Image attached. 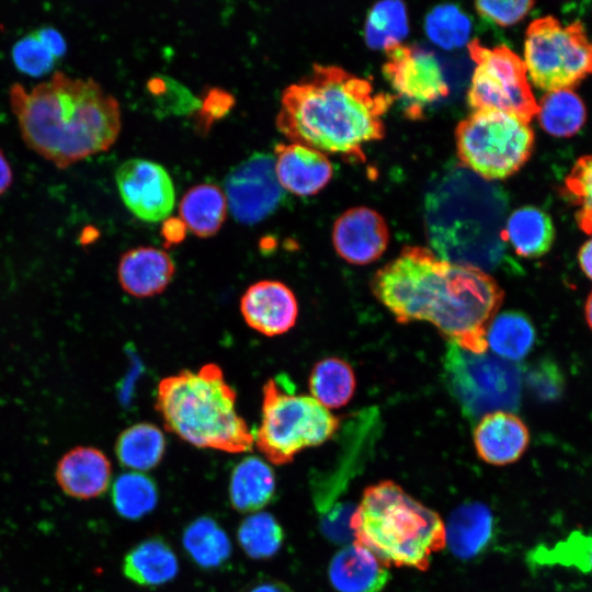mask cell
Instances as JSON below:
<instances>
[{
    "mask_svg": "<svg viewBox=\"0 0 592 592\" xmlns=\"http://www.w3.org/2000/svg\"><path fill=\"white\" fill-rule=\"evenodd\" d=\"M371 288L398 322L428 321L447 342L476 354L488 352L487 329L504 298L483 270L415 246L380 267Z\"/></svg>",
    "mask_w": 592,
    "mask_h": 592,
    "instance_id": "1",
    "label": "cell"
},
{
    "mask_svg": "<svg viewBox=\"0 0 592 592\" xmlns=\"http://www.w3.org/2000/svg\"><path fill=\"white\" fill-rule=\"evenodd\" d=\"M394 96L341 67L314 64L282 92L275 123L292 143L364 161L363 146L385 135Z\"/></svg>",
    "mask_w": 592,
    "mask_h": 592,
    "instance_id": "2",
    "label": "cell"
},
{
    "mask_svg": "<svg viewBox=\"0 0 592 592\" xmlns=\"http://www.w3.org/2000/svg\"><path fill=\"white\" fill-rule=\"evenodd\" d=\"M9 104L25 145L60 170L107 150L121 132L118 101L91 78L56 71L30 90L15 82Z\"/></svg>",
    "mask_w": 592,
    "mask_h": 592,
    "instance_id": "3",
    "label": "cell"
},
{
    "mask_svg": "<svg viewBox=\"0 0 592 592\" xmlns=\"http://www.w3.org/2000/svg\"><path fill=\"white\" fill-rule=\"evenodd\" d=\"M237 394L214 363L183 369L158 384L156 409L168 431L201 448L251 449L253 434L236 409Z\"/></svg>",
    "mask_w": 592,
    "mask_h": 592,
    "instance_id": "4",
    "label": "cell"
},
{
    "mask_svg": "<svg viewBox=\"0 0 592 592\" xmlns=\"http://www.w3.org/2000/svg\"><path fill=\"white\" fill-rule=\"evenodd\" d=\"M351 530L355 542L387 567L425 571L433 555L446 546L440 514L390 480L364 490Z\"/></svg>",
    "mask_w": 592,
    "mask_h": 592,
    "instance_id": "5",
    "label": "cell"
},
{
    "mask_svg": "<svg viewBox=\"0 0 592 592\" xmlns=\"http://www.w3.org/2000/svg\"><path fill=\"white\" fill-rule=\"evenodd\" d=\"M339 426L329 409L310 396L289 391L283 378L263 385L262 418L253 439L269 462L287 464L303 449L330 440Z\"/></svg>",
    "mask_w": 592,
    "mask_h": 592,
    "instance_id": "6",
    "label": "cell"
},
{
    "mask_svg": "<svg viewBox=\"0 0 592 592\" xmlns=\"http://www.w3.org/2000/svg\"><path fill=\"white\" fill-rule=\"evenodd\" d=\"M455 136L460 161L486 180L515 173L534 146L527 122L494 110L474 111L458 123Z\"/></svg>",
    "mask_w": 592,
    "mask_h": 592,
    "instance_id": "7",
    "label": "cell"
},
{
    "mask_svg": "<svg viewBox=\"0 0 592 592\" xmlns=\"http://www.w3.org/2000/svg\"><path fill=\"white\" fill-rule=\"evenodd\" d=\"M443 363L448 389L468 419L510 411L519 403L521 378L513 362L447 342Z\"/></svg>",
    "mask_w": 592,
    "mask_h": 592,
    "instance_id": "8",
    "label": "cell"
},
{
    "mask_svg": "<svg viewBox=\"0 0 592 592\" xmlns=\"http://www.w3.org/2000/svg\"><path fill=\"white\" fill-rule=\"evenodd\" d=\"M523 61L538 89H570L592 73V41L580 21L563 25L539 18L527 27Z\"/></svg>",
    "mask_w": 592,
    "mask_h": 592,
    "instance_id": "9",
    "label": "cell"
},
{
    "mask_svg": "<svg viewBox=\"0 0 592 592\" xmlns=\"http://www.w3.org/2000/svg\"><path fill=\"white\" fill-rule=\"evenodd\" d=\"M475 70L467 101L474 111L494 110L530 122L538 112L524 61L506 46L467 44Z\"/></svg>",
    "mask_w": 592,
    "mask_h": 592,
    "instance_id": "10",
    "label": "cell"
},
{
    "mask_svg": "<svg viewBox=\"0 0 592 592\" xmlns=\"http://www.w3.org/2000/svg\"><path fill=\"white\" fill-rule=\"evenodd\" d=\"M385 52L383 72L410 118H420L426 105L448 94L443 70L433 53L405 44Z\"/></svg>",
    "mask_w": 592,
    "mask_h": 592,
    "instance_id": "11",
    "label": "cell"
},
{
    "mask_svg": "<svg viewBox=\"0 0 592 592\" xmlns=\"http://www.w3.org/2000/svg\"><path fill=\"white\" fill-rule=\"evenodd\" d=\"M284 189L275 173L274 156L254 152L230 170L225 179V195L234 218L254 224L280 205Z\"/></svg>",
    "mask_w": 592,
    "mask_h": 592,
    "instance_id": "12",
    "label": "cell"
},
{
    "mask_svg": "<svg viewBox=\"0 0 592 592\" xmlns=\"http://www.w3.org/2000/svg\"><path fill=\"white\" fill-rule=\"evenodd\" d=\"M115 181L124 204L139 219L156 223L171 214L175 192L161 164L141 158L128 159L116 170Z\"/></svg>",
    "mask_w": 592,
    "mask_h": 592,
    "instance_id": "13",
    "label": "cell"
},
{
    "mask_svg": "<svg viewBox=\"0 0 592 592\" xmlns=\"http://www.w3.org/2000/svg\"><path fill=\"white\" fill-rule=\"evenodd\" d=\"M332 242L346 262L364 265L379 259L389 242V230L376 210L358 206L345 210L333 224Z\"/></svg>",
    "mask_w": 592,
    "mask_h": 592,
    "instance_id": "14",
    "label": "cell"
},
{
    "mask_svg": "<svg viewBox=\"0 0 592 592\" xmlns=\"http://www.w3.org/2000/svg\"><path fill=\"white\" fill-rule=\"evenodd\" d=\"M240 311L250 328L274 337L295 326L298 304L293 291L284 283L263 280L247 288L240 299Z\"/></svg>",
    "mask_w": 592,
    "mask_h": 592,
    "instance_id": "15",
    "label": "cell"
},
{
    "mask_svg": "<svg viewBox=\"0 0 592 592\" xmlns=\"http://www.w3.org/2000/svg\"><path fill=\"white\" fill-rule=\"evenodd\" d=\"M530 444V431L511 411H496L481 417L474 430V445L481 460L493 466L517 462Z\"/></svg>",
    "mask_w": 592,
    "mask_h": 592,
    "instance_id": "16",
    "label": "cell"
},
{
    "mask_svg": "<svg viewBox=\"0 0 592 592\" xmlns=\"http://www.w3.org/2000/svg\"><path fill=\"white\" fill-rule=\"evenodd\" d=\"M274 149L275 173L284 190L308 196L331 180L332 164L323 152L296 143L278 144Z\"/></svg>",
    "mask_w": 592,
    "mask_h": 592,
    "instance_id": "17",
    "label": "cell"
},
{
    "mask_svg": "<svg viewBox=\"0 0 592 592\" xmlns=\"http://www.w3.org/2000/svg\"><path fill=\"white\" fill-rule=\"evenodd\" d=\"M175 272L172 258L155 247H137L121 257L117 276L122 288L138 298L163 292Z\"/></svg>",
    "mask_w": 592,
    "mask_h": 592,
    "instance_id": "18",
    "label": "cell"
},
{
    "mask_svg": "<svg viewBox=\"0 0 592 592\" xmlns=\"http://www.w3.org/2000/svg\"><path fill=\"white\" fill-rule=\"evenodd\" d=\"M55 476L67 496L82 500L92 499L106 490L111 478V463L100 449L78 446L59 459Z\"/></svg>",
    "mask_w": 592,
    "mask_h": 592,
    "instance_id": "19",
    "label": "cell"
},
{
    "mask_svg": "<svg viewBox=\"0 0 592 592\" xmlns=\"http://www.w3.org/2000/svg\"><path fill=\"white\" fill-rule=\"evenodd\" d=\"M328 574L338 592H380L389 580L387 566L356 542L333 556Z\"/></svg>",
    "mask_w": 592,
    "mask_h": 592,
    "instance_id": "20",
    "label": "cell"
},
{
    "mask_svg": "<svg viewBox=\"0 0 592 592\" xmlns=\"http://www.w3.org/2000/svg\"><path fill=\"white\" fill-rule=\"evenodd\" d=\"M493 517L488 506L468 502L456 508L445 525L446 545L460 559L480 554L491 539Z\"/></svg>",
    "mask_w": 592,
    "mask_h": 592,
    "instance_id": "21",
    "label": "cell"
},
{
    "mask_svg": "<svg viewBox=\"0 0 592 592\" xmlns=\"http://www.w3.org/2000/svg\"><path fill=\"white\" fill-rule=\"evenodd\" d=\"M516 254L534 259L546 254L555 239V228L550 216L534 206L515 209L508 218L503 229Z\"/></svg>",
    "mask_w": 592,
    "mask_h": 592,
    "instance_id": "22",
    "label": "cell"
},
{
    "mask_svg": "<svg viewBox=\"0 0 592 592\" xmlns=\"http://www.w3.org/2000/svg\"><path fill=\"white\" fill-rule=\"evenodd\" d=\"M275 490L272 468L255 456L243 458L232 470L229 496L232 506L241 512L266 505Z\"/></svg>",
    "mask_w": 592,
    "mask_h": 592,
    "instance_id": "23",
    "label": "cell"
},
{
    "mask_svg": "<svg viewBox=\"0 0 592 592\" xmlns=\"http://www.w3.org/2000/svg\"><path fill=\"white\" fill-rule=\"evenodd\" d=\"M181 220L194 235L206 238L215 235L227 214L225 192L212 183L191 187L179 206Z\"/></svg>",
    "mask_w": 592,
    "mask_h": 592,
    "instance_id": "24",
    "label": "cell"
},
{
    "mask_svg": "<svg viewBox=\"0 0 592 592\" xmlns=\"http://www.w3.org/2000/svg\"><path fill=\"white\" fill-rule=\"evenodd\" d=\"M173 550L159 538L147 539L125 557L124 574L137 584L156 587L172 580L178 572Z\"/></svg>",
    "mask_w": 592,
    "mask_h": 592,
    "instance_id": "25",
    "label": "cell"
},
{
    "mask_svg": "<svg viewBox=\"0 0 592 592\" xmlns=\"http://www.w3.org/2000/svg\"><path fill=\"white\" fill-rule=\"evenodd\" d=\"M486 338L492 354L509 362H516L531 352L536 333L533 322L525 314L508 310L492 318Z\"/></svg>",
    "mask_w": 592,
    "mask_h": 592,
    "instance_id": "26",
    "label": "cell"
},
{
    "mask_svg": "<svg viewBox=\"0 0 592 592\" xmlns=\"http://www.w3.org/2000/svg\"><path fill=\"white\" fill-rule=\"evenodd\" d=\"M166 449L164 435L151 423H137L117 437L115 453L118 462L135 470H149L161 460Z\"/></svg>",
    "mask_w": 592,
    "mask_h": 592,
    "instance_id": "27",
    "label": "cell"
},
{
    "mask_svg": "<svg viewBox=\"0 0 592 592\" xmlns=\"http://www.w3.org/2000/svg\"><path fill=\"white\" fill-rule=\"evenodd\" d=\"M355 385L353 368L338 357L317 362L309 376L311 397L327 409L345 406L353 397Z\"/></svg>",
    "mask_w": 592,
    "mask_h": 592,
    "instance_id": "28",
    "label": "cell"
},
{
    "mask_svg": "<svg viewBox=\"0 0 592 592\" xmlns=\"http://www.w3.org/2000/svg\"><path fill=\"white\" fill-rule=\"evenodd\" d=\"M538 121L548 134L569 137L579 132L587 118L584 103L570 89L547 92L538 104Z\"/></svg>",
    "mask_w": 592,
    "mask_h": 592,
    "instance_id": "29",
    "label": "cell"
},
{
    "mask_svg": "<svg viewBox=\"0 0 592 592\" xmlns=\"http://www.w3.org/2000/svg\"><path fill=\"white\" fill-rule=\"evenodd\" d=\"M409 25L405 4L401 1H382L368 12L364 34L373 49H388L402 44Z\"/></svg>",
    "mask_w": 592,
    "mask_h": 592,
    "instance_id": "30",
    "label": "cell"
},
{
    "mask_svg": "<svg viewBox=\"0 0 592 592\" xmlns=\"http://www.w3.org/2000/svg\"><path fill=\"white\" fill-rule=\"evenodd\" d=\"M183 545L192 559L204 568L219 566L228 559L231 551L226 533L213 519L205 516L186 527Z\"/></svg>",
    "mask_w": 592,
    "mask_h": 592,
    "instance_id": "31",
    "label": "cell"
},
{
    "mask_svg": "<svg viewBox=\"0 0 592 592\" xmlns=\"http://www.w3.org/2000/svg\"><path fill=\"white\" fill-rule=\"evenodd\" d=\"M111 496L117 513L130 520L152 511L158 501L155 481L137 471L119 475L113 483Z\"/></svg>",
    "mask_w": 592,
    "mask_h": 592,
    "instance_id": "32",
    "label": "cell"
},
{
    "mask_svg": "<svg viewBox=\"0 0 592 592\" xmlns=\"http://www.w3.org/2000/svg\"><path fill=\"white\" fill-rule=\"evenodd\" d=\"M538 565L574 568L592 574V534L581 531L570 533L554 546H540L534 551Z\"/></svg>",
    "mask_w": 592,
    "mask_h": 592,
    "instance_id": "33",
    "label": "cell"
},
{
    "mask_svg": "<svg viewBox=\"0 0 592 592\" xmlns=\"http://www.w3.org/2000/svg\"><path fill=\"white\" fill-rule=\"evenodd\" d=\"M428 37L444 49H453L468 44L471 23L456 5L435 7L425 19Z\"/></svg>",
    "mask_w": 592,
    "mask_h": 592,
    "instance_id": "34",
    "label": "cell"
},
{
    "mask_svg": "<svg viewBox=\"0 0 592 592\" xmlns=\"http://www.w3.org/2000/svg\"><path fill=\"white\" fill-rule=\"evenodd\" d=\"M283 530L266 512L247 517L238 530V539L243 550L252 558L273 556L283 542Z\"/></svg>",
    "mask_w": 592,
    "mask_h": 592,
    "instance_id": "35",
    "label": "cell"
},
{
    "mask_svg": "<svg viewBox=\"0 0 592 592\" xmlns=\"http://www.w3.org/2000/svg\"><path fill=\"white\" fill-rule=\"evenodd\" d=\"M565 187L577 206L576 219L580 229L592 235V155L577 160L566 178Z\"/></svg>",
    "mask_w": 592,
    "mask_h": 592,
    "instance_id": "36",
    "label": "cell"
},
{
    "mask_svg": "<svg viewBox=\"0 0 592 592\" xmlns=\"http://www.w3.org/2000/svg\"><path fill=\"white\" fill-rule=\"evenodd\" d=\"M11 57L20 72L35 78L50 72L57 61L33 32L15 42Z\"/></svg>",
    "mask_w": 592,
    "mask_h": 592,
    "instance_id": "37",
    "label": "cell"
},
{
    "mask_svg": "<svg viewBox=\"0 0 592 592\" xmlns=\"http://www.w3.org/2000/svg\"><path fill=\"white\" fill-rule=\"evenodd\" d=\"M534 5L533 1H477V12L501 26L512 25L522 20Z\"/></svg>",
    "mask_w": 592,
    "mask_h": 592,
    "instance_id": "38",
    "label": "cell"
},
{
    "mask_svg": "<svg viewBox=\"0 0 592 592\" xmlns=\"http://www.w3.org/2000/svg\"><path fill=\"white\" fill-rule=\"evenodd\" d=\"M349 509H337L328 515L323 523V533L333 540H348L352 533L351 516Z\"/></svg>",
    "mask_w": 592,
    "mask_h": 592,
    "instance_id": "39",
    "label": "cell"
},
{
    "mask_svg": "<svg viewBox=\"0 0 592 592\" xmlns=\"http://www.w3.org/2000/svg\"><path fill=\"white\" fill-rule=\"evenodd\" d=\"M33 33L56 60H59L65 56L67 43L61 33L55 27L42 26L33 31Z\"/></svg>",
    "mask_w": 592,
    "mask_h": 592,
    "instance_id": "40",
    "label": "cell"
},
{
    "mask_svg": "<svg viewBox=\"0 0 592 592\" xmlns=\"http://www.w3.org/2000/svg\"><path fill=\"white\" fill-rule=\"evenodd\" d=\"M578 260L583 273L592 281V237L580 248Z\"/></svg>",
    "mask_w": 592,
    "mask_h": 592,
    "instance_id": "41",
    "label": "cell"
},
{
    "mask_svg": "<svg viewBox=\"0 0 592 592\" xmlns=\"http://www.w3.org/2000/svg\"><path fill=\"white\" fill-rule=\"evenodd\" d=\"M13 181V172L12 168L3 153V151L0 149V196H2L11 186Z\"/></svg>",
    "mask_w": 592,
    "mask_h": 592,
    "instance_id": "42",
    "label": "cell"
},
{
    "mask_svg": "<svg viewBox=\"0 0 592 592\" xmlns=\"http://www.w3.org/2000/svg\"><path fill=\"white\" fill-rule=\"evenodd\" d=\"M185 225L181 220L164 223L163 236L169 242H178L183 238Z\"/></svg>",
    "mask_w": 592,
    "mask_h": 592,
    "instance_id": "43",
    "label": "cell"
},
{
    "mask_svg": "<svg viewBox=\"0 0 592 592\" xmlns=\"http://www.w3.org/2000/svg\"><path fill=\"white\" fill-rule=\"evenodd\" d=\"M247 592H291V590L283 585L282 583L277 582H264L254 585L253 588L249 589Z\"/></svg>",
    "mask_w": 592,
    "mask_h": 592,
    "instance_id": "44",
    "label": "cell"
},
{
    "mask_svg": "<svg viewBox=\"0 0 592 592\" xmlns=\"http://www.w3.org/2000/svg\"><path fill=\"white\" fill-rule=\"evenodd\" d=\"M584 316L589 328L592 330V292L589 294L585 301Z\"/></svg>",
    "mask_w": 592,
    "mask_h": 592,
    "instance_id": "45",
    "label": "cell"
}]
</instances>
